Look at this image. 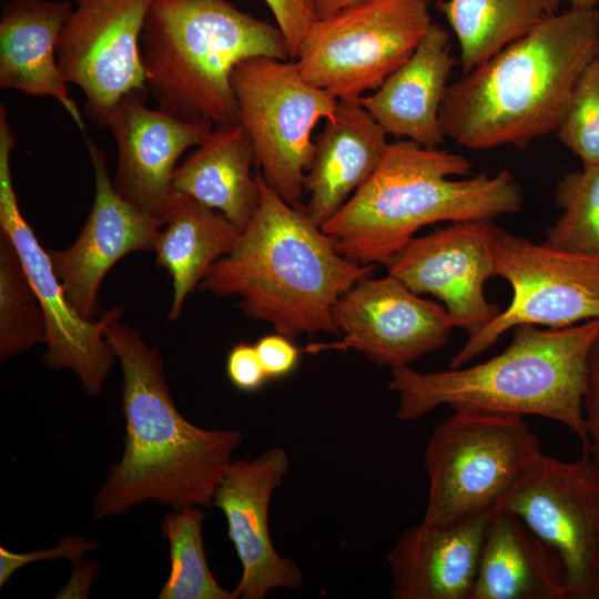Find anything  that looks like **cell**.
Instances as JSON below:
<instances>
[{"instance_id": "obj_1", "label": "cell", "mask_w": 599, "mask_h": 599, "mask_svg": "<svg viewBox=\"0 0 599 599\" xmlns=\"http://www.w3.org/2000/svg\"><path fill=\"white\" fill-rule=\"evenodd\" d=\"M122 312L109 309L105 337L122 372L125 445L95 496L93 515L121 516L145 501L173 510L212 507L242 433L205 429L180 414L159 352L121 322Z\"/></svg>"}, {"instance_id": "obj_2", "label": "cell", "mask_w": 599, "mask_h": 599, "mask_svg": "<svg viewBox=\"0 0 599 599\" xmlns=\"http://www.w3.org/2000/svg\"><path fill=\"white\" fill-rule=\"evenodd\" d=\"M597 57L599 8L557 12L448 85L439 110L445 138L470 150L525 149L557 131Z\"/></svg>"}, {"instance_id": "obj_3", "label": "cell", "mask_w": 599, "mask_h": 599, "mask_svg": "<svg viewBox=\"0 0 599 599\" xmlns=\"http://www.w3.org/2000/svg\"><path fill=\"white\" fill-rule=\"evenodd\" d=\"M256 176L260 197L248 223L199 288L237 296L244 315L293 342L305 334H338L334 305L375 265L343 256L304 207L292 206Z\"/></svg>"}, {"instance_id": "obj_4", "label": "cell", "mask_w": 599, "mask_h": 599, "mask_svg": "<svg viewBox=\"0 0 599 599\" xmlns=\"http://www.w3.org/2000/svg\"><path fill=\"white\" fill-rule=\"evenodd\" d=\"M470 170L457 153L406 139L388 143L370 177L321 229L343 256L386 266L425 225L521 211V187L509 171L449 179Z\"/></svg>"}, {"instance_id": "obj_5", "label": "cell", "mask_w": 599, "mask_h": 599, "mask_svg": "<svg viewBox=\"0 0 599 599\" xmlns=\"http://www.w3.org/2000/svg\"><path fill=\"white\" fill-rule=\"evenodd\" d=\"M598 336L599 318L549 329L522 324L514 327L508 347L484 363L427 373L393 368L388 388L398 397L396 417L415 420L441 405L537 415L570 428L587 450L583 396Z\"/></svg>"}, {"instance_id": "obj_6", "label": "cell", "mask_w": 599, "mask_h": 599, "mask_svg": "<svg viewBox=\"0 0 599 599\" xmlns=\"http://www.w3.org/2000/svg\"><path fill=\"white\" fill-rule=\"evenodd\" d=\"M254 57L291 58L278 27L229 0H154L141 37V59L156 108L214 126L237 122L231 77Z\"/></svg>"}, {"instance_id": "obj_7", "label": "cell", "mask_w": 599, "mask_h": 599, "mask_svg": "<svg viewBox=\"0 0 599 599\" xmlns=\"http://www.w3.org/2000/svg\"><path fill=\"white\" fill-rule=\"evenodd\" d=\"M451 409L424 451L428 498L423 521L429 524L495 511L542 454L520 415L468 406Z\"/></svg>"}, {"instance_id": "obj_8", "label": "cell", "mask_w": 599, "mask_h": 599, "mask_svg": "<svg viewBox=\"0 0 599 599\" xmlns=\"http://www.w3.org/2000/svg\"><path fill=\"white\" fill-rule=\"evenodd\" d=\"M231 83L257 173L288 204L304 207V177L315 148L312 132L335 115L338 99L311 84L295 62L270 57L240 62Z\"/></svg>"}, {"instance_id": "obj_9", "label": "cell", "mask_w": 599, "mask_h": 599, "mask_svg": "<svg viewBox=\"0 0 599 599\" xmlns=\"http://www.w3.org/2000/svg\"><path fill=\"white\" fill-rule=\"evenodd\" d=\"M426 0H364L316 20L295 64L338 100L377 90L405 63L432 24Z\"/></svg>"}, {"instance_id": "obj_10", "label": "cell", "mask_w": 599, "mask_h": 599, "mask_svg": "<svg viewBox=\"0 0 599 599\" xmlns=\"http://www.w3.org/2000/svg\"><path fill=\"white\" fill-rule=\"evenodd\" d=\"M495 275L512 288L509 306L468 336L450 359L460 368L522 324L564 328L599 318V257L536 244L496 225L491 241Z\"/></svg>"}, {"instance_id": "obj_11", "label": "cell", "mask_w": 599, "mask_h": 599, "mask_svg": "<svg viewBox=\"0 0 599 599\" xmlns=\"http://www.w3.org/2000/svg\"><path fill=\"white\" fill-rule=\"evenodd\" d=\"M516 515L560 562L568 599H599V478L583 450L541 454L496 510Z\"/></svg>"}, {"instance_id": "obj_12", "label": "cell", "mask_w": 599, "mask_h": 599, "mask_svg": "<svg viewBox=\"0 0 599 599\" xmlns=\"http://www.w3.org/2000/svg\"><path fill=\"white\" fill-rule=\"evenodd\" d=\"M16 135L3 103L0 104V231L12 241L42 306L45 325L43 363L51 369H69L90 396H99L116 362L105 337L109 309L95 321L81 317L69 303L50 258L26 221L13 186L11 154Z\"/></svg>"}, {"instance_id": "obj_13", "label": "cell", "mask_w": 599, "mask_h": 599, "mask_svg": "<svg viewBox=\"0 0 599 599\" xmlns=\"http://www.w3.org/2000/svg\"><path fill=\"white\" fill-rule=\"evenodd\" d=\"M73 9L58 40L62 77L84 97L87 116L103 129L130 94H150L141 37L154 0H69Z\"/></svg>"}, {"instance_id": "obj_14", "label": "cell", "mask_w": 599, "mask_h": 599, "mask_svg": "<svg viewBox=\"0 0 599 599\" xmlns=\"http://www.w3.org/2000/svg\"><path fill=\"white\" fill-rule=\"evenodd\" d=\"M333 322L343 337L303 352L353 349L380 366H409L441 348L454 324L444 305L424 300L392 275L358 281L336 302Z\"/></svg>"}, {"instance_id": "obj_15", "label": "cell", "mask_w": 599, "mask_h": 599, "mask_svg": "<svg viewBox=\"0 0 599 599\" xmlns=\"http://www.w3.org/2000/svg\"><path fill=\"white\" fill-rule=\"evenodd\" d=\"M495 226L494 220H466L414 236L390 258L387 272L414 293L441 301L454 327L471 336L501 312L484 295L485 282L495 275Z\"/></svg>"}, {"instance_id": "obj_16", "label": "cell", "mask_w": 599, "mask_h": 599, "mask_svg": "<svg viewBox=\"0 0 599 599\" xmlns=\"http://www.w3.org/2000/svg\"><path fill=\"white\" fill-rule=\"evenodd\" d=\"M290 456L278 446L256 457L232 460L214 494L213 506L226 519L242 573L234 599H264L275 589H298L300 566L273 545L268 514L272 496L290 469Z\"/></svg>"}, {"instance_id": "obj_17", "label": "cell", "mask_w": 599, "mask_h": 599, "mask_svg": "<svg viewBox=\"0 0 599 599\" xmlns=\"http://www.w3.org/2000/svg\"><path fill=\"white\" fill-rule=\"evenodd\" d=\"M94 196L77 240L65 250L49 251L53 270L75 312L88 321L100 313L98 293L110 268L135 251H153L163 223L124 200L110 179L105 153L89 138Z\"/></svg>"}, {"instance_id": "obj_18", "label": "cell", "mask_w": 599, "mask_h": 599, "mask_svg": "<svg viewBox=\"0 0 599 599\" xmlns=\"http://www.w3.org/2000/svg\"><path fill=\"white\" fill-rule=\"evenodd\" d=\"M148 94H130L112 110L103 129L116 144V192L144 213L165 223L177 192L176 162L197 146L214 128L206 119L181 120L146 105Z\"/></svg>"}, {"instance_id": "obj_19", "label": "cell", "mask_w": 599, "mask_h": 599, "mask_svg": "<svg viewBox=\"0 0 599 599\" xmlns=\"http://www.w3.org/2000/svg\"><path fill=\"white\" fill-rule=\"evenodd\" d=\"M493 512L405 529L387 555L390 597L471 599Z\"/></svg>"}, {"instance_id": "obj_20", "label": "cell", "mask_w": 599, "mask_h": 599, "mask_svg": "<svg viewBox=\"0 0 599 599\" xmlns=\"http://www.w3.org/2000/svg\"><path fill=\"white\" fill-rule=\"evenodd\" d=\"M456 63L449 32L432 22L409 59L359 102L387 135L437 148L445 139L439 110Z\"/></svg>"}, {"instance_id": "obj_21", "label": "cell", "mask_w": 599, "mask_h": 599, "mask_svg": "<svg viewBox=\"0 0 599 599\" xmlns=\"http://www.w3.org/2000/svg\"><path fill=\"white\" fill-rule=\"evenodd\" d=\"M387 133L359 99L338 100L314 141L313 159L304 177L306 214L323 225L370 177L388 145Z\"/></svg>"}, {"instance_id": "obj_22", "label": "cell", "mask_w": 599, "mask_h": 599, "mask_svg": "<svg viewBox=\"0 0 599 599\" xmlns=\"http://www.w3.org/2000/svg\"><path fill=\"white\" fill-rule=\"evenodd\" d=\"M69 0H10L0 14V88L57 100L80 130L84 123L57 59Z\"/></svg>"}, {"instance_id": "obj_23", "label": "cell", "mask_w": 599, "mask_h": 599, "mask_svg": "<svg viewBox=\"0 0 599 599\" xmlns=\"http://www.w3.org/2000/svg\"><path fill=\"white\" fill-rule=\"evenodd\" d=\"M471 599H568L557 557L514 514L495 510Z\"/></svg>"}, {"instance_id": "obj_24", "label": "cell", "mask_w": 599, "mask_h": 599, "mask_svg": "<svg viewBox=\"0 0 599 599\" xmlns=\"http://www.w3.org/2000/svg\"><path fill=\"white\" fill-rule=\"evenodd\" d=\"M255 155L238 123L217 125L173 173L175 192L221 212L240 230L248 223L260 197Z\"/></svg>"}, {"instance_id": "obj_25", "label": "cell", "mask_w": 599, "mask_h": 599, "mask_svg": "<svg viewBox=\"0 0 599 599\" xmlns=\"http://www.w3.org/2000/svg\"><path fill=\"white\" fill-rule=\"evenodd\" d=\"M241 234L221 212L177 192L153 246L156 265L172 278L170 321L180 317L186 297L234 248Z\"/></svg>"}, {"instance_id": "obj_26", "label": "cell", "mask_w": 599, "mask_h": 599, "mask_svg": "<svg viewBox=\"0 0 599 599\" xmlns=\"http://www.w3.org/2000/svg\"><path fill=\"white\" fill-rule=\"evenodd\" d=\"M561 0H439L453 29L463 74L559 12Z\"/></svg>"}, {"instance_id": "obj_27", "label": "cell", "mask_w": 599, "mask_h": 599, "mask_svg": "<svg viewBox=\"0 0 599 599\" xmlns=\"http://www.w3.org/2000/svg\"><path fill=\"white\" fill-rule=\"evenodd\" d=\"M200 507L167 512L161 524L170 548V573L159 599H234L214 578L204 550Z\"/></svg>"}, {"instance_id": "obj_28", "label": "cell", "mask_w": 599, "mask_h": 599, "mask_svg": "<svg viewBox=\"0 0 599 599\" xmlns=\"http://www.w3.org/2000/svg\"><path fill=\"white\" fill-rule=\"evenodd\" d=\"M40 301L9 235L0 231V358L45 342Z\"/></svg>"}, {"instance_id": "obj_29", "label": "cell", "mask_w": 599, "mask_h": 599, "mask_svg": "<svg viewBox=\"0 0 599 599\" xmlns=\"http://www.w3.org/2000/svg\"><path fill=\"white\" fill-rule=\"evenodd\" d=\"M560 217L546 231L556 250L599 257V164L566 173L555 192Z\"/></svg>"}, {"instance_id": "obj_30", "label": "cell", "mask_w": 599, "mask_h": 599, "mask_svg": "<svg viewBox=\"0 0 599 599\" xmlns=\"http://www.w3.org/2000/svg\"><path fill=\"white\" fill-rule=\"evenodd\" d=\"M555 133L582 166L599 164V57L578 79Z\"/></svg>"}, {"instance_id": "obj_31", "label": "cell", "mask_w": 599, "mask_h": 599, "mask_svg": "<svg viewBox=\"0 0 599 599\" xmlns=\"http://www.w3.org/2000/svg\"><path fill=\"white\" fill-rule=\"evenodd\" d=\"M99 548L94 540H89L79 536H65L59 545L49 550H33L27 554L12 552L4 547H0V587H3L10 577L23 566L38 560L65 558L78 564L83 556Z\"/></svg>"}, {"instance_id": "obj_32", "label": "cell", "mask_w": 599, "mask_h": 599, "mask_svg": "<svg viewBox=\"0 0 599 599\" xmlns=\"http://www.w3.org/2000/svg\"><path fill=\"white\" fill-rule=\"evenodd\" d=\"M275 17L294 59L297 50L316 21L312 0H264Z\"/></svg>"}, {"instance_id": "obj_33", "label": "cell", "mask_w": 599, "mask_h": 599, "mask_svg": "<svg viewBox=\"0 0 599 599\" xmlns=\"http://www.w3.org/2000/svg\"><path fill=\"white\" fill-rule=\"evenodd\" d=\"M226 375L233 386L242 392H255L268 379L255 346L235 344L226 357Z\"/></svg>"}, {"instance_id": "obj_34", "label": "cell", "mask_w": 599, "mask_h": 599, "mask_svg": "<svg viewBox=\"0 0 599 599\" xmlns=\"http://www.w3.org/2000/svg\"><path fill=\"white\" fill-rule=\"evenodd\" d=\"M583 417L591 464L599 478V336L589 355Z\"/></svg>"}, {"instance_id": "obj_35", "label": "cell", "mask_w": 599, "mask_h": 599, "mask_svg": "<svg viewBox=\"0 0 599 599\" xmlns=\"http://www.w3.org/2000/svg\"><path fill=\"white\" fill-rule=\"evenodd\" d=\"M254 346L268 379L288 375L303 352L293 341L277 333L261 337Z\"/></svg>"}, {"instance_id": "obj_36", "label": "cell", "mask_w": 599, "mask_h": 599, "mask_svg": "<svg viewBox=\"0 0 599 599\" xmlns=\"http://www.w3.org/2000/svg\"><path fill=\"white\" fill-rule=\"evenodd\" d=\"M81 561L74 564V571L69 583L62 591L59 592V596L57 597L70 598L73 597V593H75L74 597H78L77 593H81L82 597H87L88 589L94 579L92 577H94L95 568H93V565L89 566L87 564H82V567H80Z\"/></svg>"}, {"instance_id": "obj_37", "label": "cell", "mask_w": 599, "mask_h": 599, "mask_svg": "<svg viewBox=\"0 0 599 599\" xmlns=\"http://www.w3.org/2000/svg\"><path fill=\"white\" fill-rule=\"evenodd\" d=\"M364 0H312L316 20L325 19Z\"/></svg>"}, {"instance_id": "obj_38", "label": "cell", "mask_w": 599, "mask_h": 599, "mask_svg": "<svg viewBox=\"0 0 599 599\" xmlns=\"http://www.w3.org/2000/svg\"><path fill=\"white\" fill-rule=\"evenodd\" d=\"M570 3L571 8L596 9L599 8V0H561Z\"/></svg>"}, {"instance_id": "obj_39", "label": "cell", "mask_w": 599, "mask_h": 599, "mask_svg": "<svg viewBox=\"0 0 599 599\" xmlns=\"http://www.w3.org/2000/svg\"><path fill=\"white\" fill-rule=\"evenodd\" d=\"M427 2H430L432 0H426Z\"/></svg>"}]
</instances>
